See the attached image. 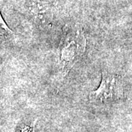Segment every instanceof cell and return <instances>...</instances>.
<instances>
[{
  "label": "cell",
  "instance_id": "6da1fadb",
  "mask_svg": "<svg viewBox=\"0 0 132 132\" xmlns=\"http://www.w3.org/2000/svg\"><path fill=\"white\" fill-rule=\"evenodd\" d=\"M86 49V38L79 24H68L63 29L57 48L58 66L62 76L68 73Z\"/></svg>",
  "mask_w": 132,
  "mask_h": 132
},
{
  "label": "cell",
  "instance_id": "277c9868",
  "mask_svg": "<svg viewBox=\"0 0 132 132\" xmlns=\"http://www.w3.org/2000/svg\"><path fill=\"white\" fill-rule=\"evenodd\" d=\"M1 27H2V29H4V31H5V32L7 33V34H8V35H12L13 34V32H12V30L10 29L5 24V21L2 19V15H1Z\"/></svg>",
  "mask_w": 132,
  "mask_h": 132
},
{
  "label": "cell",
  "instance_id": "3957f363",
  "mask_svg": "<svg viewBox=\"0 0 132 132\" xmlns=\"http://www.w3.org/2000/svg\"><path fill=\"white\" fill-rule=\"evenodd\" d=\"M24 8L26 13L29 15L34 21L38 24L46 26L52 21V9L49 5L46 2L28 0L24 2Z\"/></svg>",
  "mask_w": 132,
  "mask_h": 132
},
{
  "label": "cell",
  "instance_id": "7a4b0ae2",
  "mask_svg": "<svg viewBox=\"0 0 132 132\" xmlns=\"http://www.w3.org/2000/svg\"><path fill=\"white\" fill-rule=\"evenodd\" d=\"M123 82L121 76L109 71H102L99 87L90 92L89 98L93 103H110L123 96Z\"/></svg>",
  "mask_w": 132,
  "mask_h": 132
}]
</instances>
